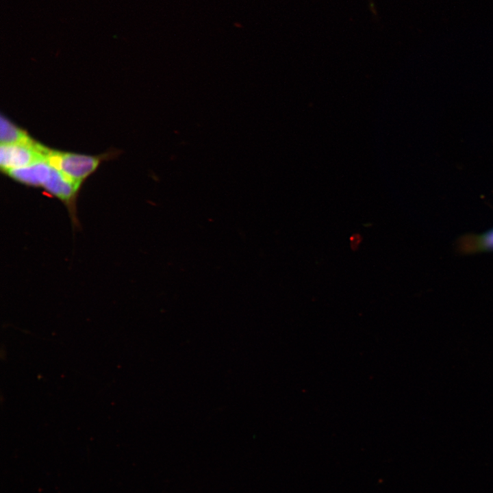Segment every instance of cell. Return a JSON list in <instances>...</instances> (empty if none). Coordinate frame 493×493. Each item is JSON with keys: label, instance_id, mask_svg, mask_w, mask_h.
<instances>
[{"label": "cell", "instance_id": "6da1fadb", "mask_svg": "<svg viewBox=\"0 0 493 493\" xmlns=\"http://www.w3.org/2000/svg\"><path fill=\"white\" fill-rule=\"evenodd\" d=\"M105 155H87L51 150L47 161L72 181L81 184L93 173Z\"/></svg>", "mask_w": 493, "mask_h": 493}, {"label": "cell", "instance_id": "277c9868", "mask_svg": "<svg viewBox=\"0 0 493 493\" xmlns=\"http://www.w3.org/2000/svg\"><path fill=\"white\" fill-rule=\"evenodd\" d=\"M51 167L47 160H43L27 166L10 169L5 173L23 184L43 186L50 175Z\"/></svg>", "mask_w": 493, "mask_h": 493}, {"label": "cell", "instance_id": "8992f818", "mask_svg": "<svg viewBox=\"0 0 493 493\" xmlns=\"http://www.w3.org/2000/svg\"><path fill=\"white\" fill-rule=\"evenodd\" d=\"M0 125L1 144H18L33 140L25 131L13 124L3 115H1Z\"/></svg>", "mask_w": 493, "mask_h": 493}, {"label": "cell", "instance_id": "3957f363", "mask_svg": "<svg viewBox=\"0 0 493 493\" xmlns=\"http://www.w3.org/2000/svg\"><path fill=\"white\" fill-rule=\"evenodd\" d=\"M80 185L81 184L72 181L52 166L50 175L42 187L67 205L71 206Z\"/></svg>", "mask_w": 493, "mask_h": 493}, {"label": "cell", "instance_id": "5b68a950", "mask_svg": "<svg viewBox=\"0 0 493 493\" xmlns=\"http://www.w3.org/2000/svg\"><path fill=\"white\" fill-rule=\"evenodd\" d=\"M456 246L462 254L493 252V228L479 234H465L457 240Z\"/></svg>", "mask_w": 493, "mask_h": 493}, {"label": "cell", "instance_id": "7a4b0ae2", "mask_svg": "<svg viewBox=\"0 0 493 493\" xmlns=\"http://www.w3.org/2000/svg\"><path fill=\"white\" fill-rule=\"evenodd\" d=\"M51 149L34 141L0 147V166L4 172L47 160Z\"/></svg>", "mask_w": 493, "mask_h": 493}]
</instances>
